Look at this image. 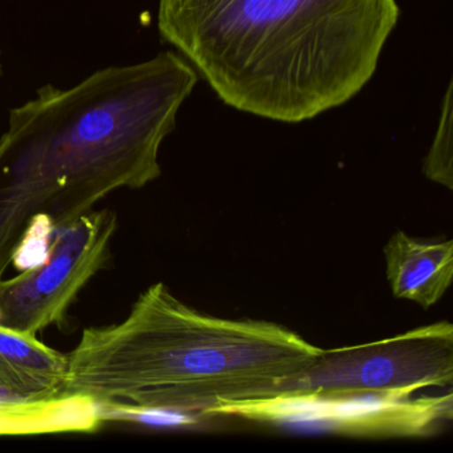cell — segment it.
I'll list each match as a JSON object with an SVG mask.
<instances>
[{
    "label": "cell",
    "mask_w": 453,
    "mask_h": 453,
    "mask_svg": "<svg viewBox=\"0 0 453 453\" xmlns=\"http://www.w3.org/2000/svg\"><path fill=\"white\" fill-rule=\"evenodd\" d=\"M384 257L387 280L395 298L429 309L452 283V240H418L399 230L387 242Z\"/></svg>",
    "instance_id": "52a82bcc"
},
{
    "label": "cell",
    "mask_w": 453,
    "mask_h": 453,
    "mask_svg": "<svg viewBox=\"0 0 453 453\" xmlns=\"http://www.w3.org/2000/svg\"><path fill=\"white\" fill-rule=\"evenodd\" d=\"M319 351L277 323L198 311L158 282L121 322L84 328L67 354L65 391L206 416L217 405L267 396Z\"/></svg>",
    "instance_id": "3957f363"
},
{
    "label": "cell",
    "mask_w": 453,
    "mask_h": 453,
    "mask_svg": "<svg viewBox=\"0 0 453 453\" xmlns=\"http://www.w3.org/2000/svg\"><path fill=\"white\" fill-rule=\"evenodd\" d=\"M67 355L36 339L0 326V387L27 397L65 391Z\"/></svg>",
    "instance_id": "9c48e42d"
},
{
    "label": "cell",
    "mask_w": 453,
    "mask_h": 453,
    "mask_svg": "<svg viewBox=\"0 0 453 453\" xmlns=\"http://www.w3.org/2000/svg\"><path fill=\"white\" fill-rule=\"evenodd\" d=\"M399 17L396 0H160L157 25L225 104L296 124L365 88Z\"/></svg>",
    "instance_id": "7a4b0ae2"
},
{
    "label": "cell",
    "mask_w": 453,
    "mask_h": 453,
    "mask_svg": "<svg viewBox=\"0 0 453 453\" xmlns=\"http://www.w3.org/2000/svg\"><path fill=\"white\" fill-rule=\"evenodd\" d=\"M198 81L174 52L42 87L0 136V282L34 237L49 243L115 190L161 174L158 152Z\"/></svg>",
    "instance_id": "6da1fadb"
},
{
    "label": "cell",
    "mask_w": 453,
    "mask_h": 453,
    "mask_svg": "<svg viewBox=\"0 0 453 453\" xmlns=\"http://www.w3.org/2000/svg\"><path fill=\"white\" fill-rule=\"evenodd\" d=\"M116 229L115 211L104 209L57 230L43 261L0 282V326L36 335L63 325L76 296L107 265Z\"/></svg>",
    "instance_id": "8992f818"
},
{
    "label": "cell",
    "mask_w": 453,
    "mask_h": 453,
    "mask_svg": "<svg viewBox=\"0 0 453 453\" xmlns=\"http://www.w3.org/2000/svg\"><path fill=\"white\" fill-rule=\"evenodd\" d=\"M452 380L453 326L437 322L362 346L320 349L311 365L278 381L267 396L410 397Z\"/></svg>",
    "instance_id": "277c9868"
},
{
    "label": "cell",
    "mask_w": 453,
    "mask_h": 453,
    "mask_svg": "<svg viewBox=\"0 0 453 453\" xmlns=\"http://www.w3.org/2000/svg\"><path fill=\"white\" fill-rule=\"evenodd\" d=\"M103 424L99 403L84 395L62 391L27 397L0 387V436L84 434L97 431Z\"/></svg>",
    "instance_id": "ba28073f"
},
{
    "label": "cell",
    "mask_w": 453,
    "mask_h": 453,
    "mask_svg": "<svg viewBox=\"0 0 453 453\" xmlns=\"http://www.w3.org/2000/svg\"><path fill=\"white\" fill-rule=\"evenodd\" d=\"M453 87L448 86L442 100L441 115L431 148L423 164L426 179L453 189Z\"/></svg>",
    "instance_id": "30bf717a"
},
{
    "label": "cell",
    "mask_w": 453,
    "mask_h": 453,
    "mask_svg": "<svg viewBox=\"0 0 453 453\" xmlns=\"http://www.w3.org/2000/svg\"><path fill=\"white\" fill-rule=\"evenodd\" d=\"M0 76H2V63H0Z\"/></svg>",
    "instance_id": "8fae6325"
},
{
    "label": "cell",
    "mask_w": 453,
    "mask_h": 453,
    "mask_svg": "<svg viewBox=\"0 0 453 453\" xmlns=\"http://www.w3.org/2000/svg\"><path fill=\"white\" fill-rule=\"evenodd\" d=\"M206 416H230L266 426L349 437H426L453 418L452 392L444 396L273 395L217 405Z\"/></svg>",
    "instance_id": "5b68a950"
}]
</instances>
